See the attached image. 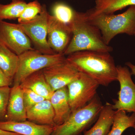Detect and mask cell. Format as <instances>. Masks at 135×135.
<instances>
[{
  "instance_id": "cell-1",
  "label": "cell",
  "mask_w": 135,
  "mask_h": 135,
  "mask_svg": "<svg viewBox=\"0 0 135 135\" xmlns=\"http://www.w3.org/2000/svg\"><path fill=\"white\" fill-rule=\"evenodd\" d=\"M66 59L79 72L99 85L107 86L117 81V66L109 52L83 51L70 54Z\"/></svg>"
},
{
  "instance_id": "cell-2",
  "label": "cell",
  "mask_w": 135,
  "mask_h": 135,
  "mask_svg": "<svg viewBox=\"0 0 135 135\" xmlns=\"http://www.w3.org/2000/svg\"><path fill=\"white\" fill-rule=\"evenodd\" d=\"M68 25L72 36L64 52L65 56L83 51L109 53L112 51V47L104 42L100 31L89 21L85 12L75 11L72 22Z\"/></svg>"
},
{
  "instance_id": "cell-3",
  "label": "cell",
  "mask_w": 135,
  "mask_h": 135,
  "mask_svg": "<svg viewBox=\"0 0 135 135\" xmlns=\"http://www.w3.org/2000/svg\"><path fill=\"white\" fill-rule=\"evenodd\" d=\"M85 13L89 21L99 29L104 41L107 45L120 34L134 36L135 5L130 6L126 11L118 15H93L87 11Z\"/></svg>"
},
{
  "instance_id": "cell-4",
  "label": "cell",
  "mask_w": 135,
  "mask_h": 135,
  "mask_svg": "<svg viewBox=\"0 0 135 135\" xmlns=\"http://www.w3.org/2000/svg\"><path fill=\"white\" fill-rule=\"evenodd\" d=\"M103 105L97 95L86 106L72 112L63 124L56 126L51 135H79L97 119Z\"/></svg>"
},
{
  "instance_id": "cell-5",
  "label": "cell",
  "mask_w": 135,
  "mask_h": 135,
  "mask_svg": "<svg viewBox=\"0 0 135 135\" xmlns=\"http://www.w3.org/2000/svg\"><path fill=\"white\" fill-rule=\"evenodd\" d=\"M18 66L13 80V86H19L33 73L53 65L61 62L66 57L64 54L42 53L35 49L27 51L18 56Z\"/></svg>"
},
{
  "instance_id": "cell-6",
  "label": "cell",
  "mask_w": 135,
  "mask_h": 135,
  "mask_svg": "<svg viewBox=\"0 0 135 135\" xmlns=\"http://www.w3.org/2000/svg\"><path fill=\"white\" fill-rule=\"evenodd\" d=\"M41 12L31 21L19 24L20 26L32 42L35 49L43 54H55L47 41V20L49 14L46 5Z\"/></svg>"
},
{
  "instance_id": "cell-7",
  "label": "cell",
  "mask_w": 135,
  "mask_h": 135,
  "mask_svg": "<svg viewBox=\"0 0 135 135\" xmlns=\"http://www.w3.org/2000/svg\"><path fill=\"white\" fill-rule=\"evenodd\" d=\"M99 85L80 72L79 76L67 86L68 100L72 112L86 106L97 95Z\"/></svg>"
},
{
  "instance_id": "cell-8",
  "label": "cell",
  "mask_w": 135,
  "mask_h": 135,
  "mask_svg": "<svg viewBox=\"0 0 135 135\" xmlns=\"http://www.w3.org/2000/svg\"><path fill=\"white\" fill-rule=\"evenodd\" d=\"M117 81L120 84L118 99L112 104L115 110L135 113V84L127 66H117Z\"/></svg>"
},
{
  "instance_id": "cell-9",
  "label": "cell",
  "mask_w": 135,
  "mask_h": 135,
  "mask_svg": "<svg viewBox=\"0 0 135 135\" xmlns=\"http://www.w3.org/2000/svg\"><path fill=\"white\" fill-rule=\"evenodd\" d=\"M0 44L7 47L17 55L34 49L31 42L19 24L0 21Z\"/></svg>"
},
{
  "instance_id": "cell-10",
  "label": "cell",
  "mask_w": 135,
  "mask_h": 135,
  "mask_svg": "<svg viewBox=\"0 0 135 135\" xmlns=\"http://www.w3.org/2000/svg\"><path fill=\"white\" fill-rule=\"evenodd\" d=\"M44 74L53 91L67 87L79 75L80 72L65 60L42 70Z\"/></svg>"
},
{
  "instance_id": "cell-11",
  "label": "cell",
  "mask_w": 135,
  "mask_h": 135,
  "mask_svg": "<svg viewBox=\"0 0 135 135\" xmlns=\"http://www.w3.org/2000/svg\"><path fill=\"white\" fill-rule=\"evenodd\" d=\"M72 36L71 30L68 25L49 14L47 41L50 48L55 53L64 54L70 43Z\"/></svg>"
},
{
  "instance_id": "cell-12",
  "label": "cell",
  "mask_w": 135,
  "mask_h": 135,
  "mask_svg": "<svg viewBox=\"0 0 135 135\" xmlns=\"http://www.w3.org/2000/svg\"><path fill=\"white\" fill-rule=\"evenodd\" d=\"M55 127L39 125L27 120L22 122L0 121V129L22 135H51Z\"/></svg>"
},
{
  "instance_id": "cell-13",
  "label": "cell",
  "mask_w": 135,
  "mask_h": 135,
  "mask_svg": "<svg viewBox=\"0 0 135 135\" xmlns=\"http://www.w3.org/2000/svg\"><path fill=\"white\" fill-rule=\"evenodd\" d=\"M5 119L6 120L22 122L27 120V111L24 102L23 89L19 86H13Z\"/></svg>"
},
{
  "instance_id": "cell-14",
  "label": "cell",
  "mask_w": 135,
  "mask_h": 135,
  "mask_svg": "<svg viewBox=\"0 0 135 135\" xmlns=\"http://www.w3.org/2000/svg\"><path fill=\"white\" fill-rule=\"evenodd\" d=\"M49 100L55 112V124L56 126L63 124L72 112L68 100L67 87L54 91Z\"/></svg>"
},
{
  "instance_id": "cell-15",
  "label": "cell",
  "mask_w": 135,
  "mask_h": 135,
  "mask_svg": "<svg viewBox=\"0 0 135 135\" xmlns=\"http://www.w3.org/2000/svg\"><path fill=\"white\" fill-rule=\"evenodd\" d=\"M55 112L50 100L46 99L27 110V119L39 125L55 127Z\"/></svg>"
},
{
  "instance_id": "cell-16",
  "label": "cell",
  "mask_w": 135,
  "mask_h": 135,
  "mask_svg": "<svg viewBox=\"0 0 135 135\" xmlns=\"http://www.w3.org/2000/svg\"><path fill=\"white\" fill-rule=\"evenodd\" d=\"M115 112L112 104L107 103L103 106L96 122L83 135H107L112 126Z\"/></svg>"
},
{
  "instance_id": "cell-17",
  "label": "cell",
  "mask_w": 135,
  "mask_h": 135,
  "mask_svg": "<svg viewBox=\"0 0 135 135\" xmlns=\"http://www.w3.org/2000/svg\"><path fill=\"white\" fill-rule=\"evenodd\" d=\"M22 88L31 90L46 99H50L54 91L46 80L42 70L33 73L20 85Z\"/></svg>"
},
{
  "instance_id": "cell-18",
  "label": "cell",
  "mask_w": 135,
  "mask_h": 135,
  "mask_svg": "<svg viewBox=\"0 0 135 135\" xmlns=\"http://www.w3.org/2000/svg\"><path fill=\"white\" fill-rule=\"evenodd\" d=\"M95 6L87 11L90 14H114L128 6L135 5V0H95Z\"/></svg>"
},
{
  "instance_id": "cell-19",
  "label": "cell",
  "mask_w": 135,
  "mask_h": 135,
  "mask_svg": "<svg viewBox=\"0 0 135 135\" xmlns=\"http://www.w3.org/2000/svg\"><path fill=\"white\" fill-rule=\"evenodd\" d=\"M18 56L3 45L0 44V69L13 81L18 66Z\"/></svg>"
},
{
  "instance_id": "cell-20",
  "label": "cell",
  "mask_w": 135,
  "mask_h": 135,
  "mask_svg": "<svg viewBox=\"0 0 135 135\" xmlns=\"http://www.w3.org/2000/svg\"><path fill=\"white\" fill-rule=\"evenodd\" d=\"M126 111L116 110L113 123L107 135H122L128 128H134L135 124V113L128 115Z\"/></svg>"
},
{
  "instance_id": "cell-21",
  "label": "cell",
  "mask_w": 135,
  "mask_h": 135,
  "mask_svg": "<svg viewBox=\"0 0 135 135\" xmlns=\"http://www.w3.org/2000/svg\"><path fill=\"white\" fill-rule=\"evenodd\" d=\"M27 3L23 0H12L8 4H0V21L18 18Z\"/></svg>"
},
{
  "instance_id": "cell-22",
  "label": "cell",
  "mask_w": 135,
  "mask_h": 135,
  "mask_svg": "<svg viewBox=\"0 0 135 135\" xmlns=\"http://www.w3.org/2000/svg\"><path fill=\"white\" fill-rule=\"evenodd\" d=\"M53 16L63 23L69 25L74 17L75 10L64 3L56 2L52 9Z\"/></svg>"
},
{
  "instance_id": "cell-23",
  "label": "cell",
  "mask_w": 135,
  "mask_h": 135,
  "mask_svg": "<svg viewBox=\"0 0 135 135\" xmlns=\"http://www.w3.org/2000/svg\"><path fill=\"white\" fill-rule=\"evenodd\" d=\"M42 5L37 0L27 3L24 10L18 18V23L31 21L39 15L42 10Z\"/></svg>"
},
{
  "instance_id": "cell-24",
  "label": "cell",
  "mask_w": 135,
  "mask_h": 135,
  "mask_svg": "<svg viewBox=\"0 0 135 135\" xmlns=\"http://www.w3.org/2000/svg\"><path fill=\"white\" fill-rule=\"evenodd\" d=\"M23 97L26 111L46 99L31 90L23 88Z\"/></svg>"
},
{
  "instance_id": "cell-25",
  "label": "cell",
  "mask_w": 135,
  "mask_h": 135,
  "mask_svg": "<svg viewBox=\"0 0 135 135\" xmlns=\"http://www.w3.org/2000/svg\"><path fill=\"white\" fill-rule=\"evenodd\" d=\"M11 89L9 86L0 87V121L5 118L7 113Z\"/></svg>"
},
{
  "instance_id": "cell-26",
  "label": "cell",
  "mask_w": 135,
  "mask_h": 135,
  "mask_svg": "<svg viewBox=\"0 0 135 135\" xmlns=\"http://www.w3.org/2000/svg\"><path fill=\"white\" fill-rule=\"evenodd\" d=\"M12 83L13 81L9 79L0 69V87L9 86Z\"/></svg>"
},
{
  "instance_id": "cell-27",
  "label": "cell",
  "mask_w": 135,
  "mask_h": 135,
  "mask_svg": "<svg viewBox=\"0 0 135 135\" xmlns=\"http://www.w3.org/2000/svg\"><path fill=\"white\" fill-rule=\"evenodd\" d=\"M126 65L130 69L131 73V74L134 75L135 76V65L133 64L131 62H127L126 63Z\"/></svg>"
},
{
  "instance_id": "cell-28",
  "label": "cell",
  "mask_w": 135,
  "mask_h": 135,
  "mask_svg": "<svg viewBox=\"0 0 135 135\" xmlns=\"http://www.w3.org/2000/svg\"><path fill=\"white\" fill-rule=\"evenodd\" d=\"M0 135H22L13 132L6 131L0 129Z\"/></svg>"
},
{
  "instance_id": "cell-29",
  "label": "cell",
  "mask_w": 135,
  "mask_h": 135,
  "mask_svg": "<svg viewBox=\"0 0 135 135\" xmlns=\"http://www.w3.org/2000/svg\"><path fill=\"white\" fill-rule=\"evenodd\" d=\"M134 128L135 129V124L134 126Z\"/></svg>"
},
{
  "instance_id": "cell-30",
  "label": "cell",
  "mask_w": 135,
  "mask_h": 135,
  "mask_svg": "<svg viewBox=\"0 0 135 135\" xmlns=\"http://www.w3.org/2000/svg\"><path fill=\"white\" fill-rule=\"evenodd\" d=\"M133 135V134H132V135Z\"/></svg>"
},
{
  "instance_id": "cell-31",
  "label": "cell",
  "mask_w": 135,
  "mask_h": 135,
  "mask_svg": "<svg viewBox=\"0 0 135 135\" xmlns=\"http://www.w3.org/2000/svg\"><path fill=\"white\" fill-rule=\"evenodd\" d=\"M134 36H135V35H134Z\"/></svg>"
}]
</instances>
